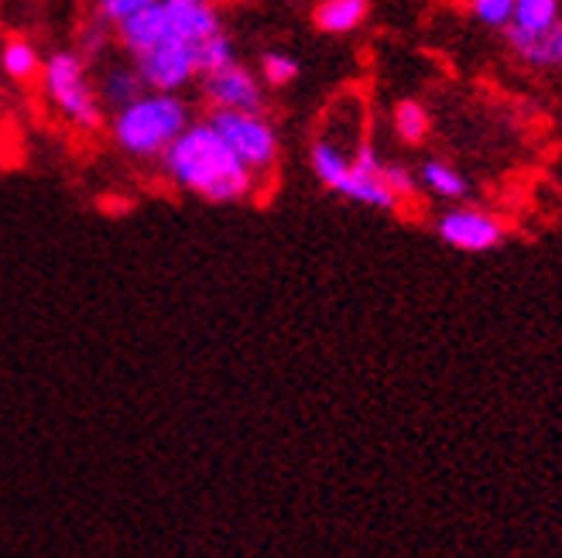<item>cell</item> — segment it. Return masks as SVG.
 I'll use <instances>...</instances> for the list:
<instances>
[{"mask_svg": "<svg viewBox=\"0 0 562 558\" xmlns=\"http://www.w3.org/2000/svg\"><path fill=\"white\" fill-rule=\"evenodd\" d=\"M384 182L402 200V206L415 200V192H418V175H412L405 164H395V161H384Z\"/></svg>", "mask_w": 562, "mask_h": 558, "instance_id": "cell-22", "label": "cell"}, {"mask_svg": "<svg viewBox=\"0 0 562 558\" xmlns=\"http://www.w3.org/2000/svg\"><path fill=\"white\" fill-rule=\"evenodd\" d=\"M97 93H100L103 110H110V114H117V110H124L127 103H134L140 93H145V82H140L134 62L124 59V62H110V66L100 72V79H97Z\"/></svg>", "mask_w": 562, "mask_h": 558, "instance_id": "cell-11", "label": "cell"}, {"mask_svg": "<svg viewBox=\"0 0 562 558\" xmlns=\"http://www.w3.org/2000/svg\"><path fill=\"white\" fill-rule=\"evenodd\" d=\"M231 62H237V45H234L231 32H220V35L206 38L203 45H195V66H200V76L216 72Z\"/></svg>", "mask_w": 562, "mask_h": 558, "instance_id": "cell-19", "label": "cell"}, {"mask_svg": "<svg viewBox=\"0 0 562 558\" xmlns=\"http://www.w3.org/2000/svg\"><path fill=\"white\" fill-rule=\"evenodd\" d=\"M192 124V106L182 93H155L145 90L134 103L110 114V141L127 158L161 161V155L176 145V137Z\"/></svg>", "mask_w": 562, "mask_h": 558, "instance_id": "cell-2", "label": "cell"}, {"mask_svg": "<svg viewBox=\"0 0 562 558\" xmlns=\"http://www.w3.org/2000/svg\"><path fill=\"white\" fill-rule=\"evenodd\" d=\"M418 185L426 189L436 200H446V203H460L463 195L470 192L467 179L453 169V164H446L439 158H429L426 164L418 169Z\"/></svg>", "mask_w": 562, "mask_h": 558, "instance_id": "cell-14", "label": "cell"}, {"mask_svg": "<svg viewBox=\"0 0 562 558\" xmlns=\"http://www.w3.org/2000/svg\"><path fill=\"white\" fill-rule=\"evenodd\" d=\"M258 76H261V82H265L268 90H285V87H292V82L299 79L295 55L278 52V48L265 52L261 55V66H258Z\"/></svg>", "mask_w": 562, "mask_h": 558, "instance_id": "cell-18", "label": "cell"}, {"mask_svg": "<svg viewBox=\"0 0 562 558\" xmlns=\"http://www.w3.org/2000/svg\"><path fill=\"white\" fill-rule=\"evenodd\" d=\"M42 52L35 42H27V38H8L4 48H0V69H4L14 82H27V79H35L42 76Z\"/></svg>", "mask_w": 562, "mask_h": 558, "instance_id": "cell-15", "label": "cell"}, {"mask_svg": "<svg viewBox=\"0 0 562 558\" xmlns=\"http://www.w3.org/2000/svg\"><path fill=\"white\" fill-rule=\"evenodd\" d=\"M134 69L145 82V90L155 93H182L192 82H200V66H195V48L189 45H158L134 59Z\"/></svg>", "mask_w": 562, "mask_h": 558, "instance_id": "cell-9", "label": "cell"}, {"mask_svg": "<svg viewBox=\"0 0 562 558\" xmlns=\"http://www.w3.org/2000/svg\"><path fill=\"white\" fill-rule=\"evenodd\" d=\"M210 124L223 137V145L234 151V158L258 179L278 169L281 137L278 127L268 121V114H231V110H216V114H210Z\"/></svg>", "mask_w": 562, "mask_h": 558, "instance_id": "cell-4", "label": "cell"}, {"mask_svg": "<svg viewBox=\"0 0 562 558\" xmlns=\"http://www.w3.org/2000/svg\"><path fill=\"white\" fill-rule=\"evenodd\" d=\"M117 45V35H114V27H106L103 21L90 18L87 24L79 27V35H76V52L82 55L87 62H100L103 55Z\"/></svg>", "mask_w": 562, "mask_h": 558, "instance_id": "cell-17", "label": "cell"}, {"mask_svg": "<svg viewBox=\"0 0 562 558\" xmlns=\"http://www.w3.org/2000/svg\"><path fill=\"white\" fill-rule=\"evenodd\" d=\"M155 8H158V21H161V42L158 45L195 48L206 38L227 32V27H223V14L213 0H158Z\"/></svg>", "mask_w": 562, "mask_h": 558, "instance_id": "cell-7", "label": "cell"}, {"mask_svg": "<svg viewBox=\"0 0 562 558\" xmlns=\"http://www.w3.org/2000/svg\"><path fill=\"white\" fill-rule=\"evenodd\" d=\"M151 4H158V0H93V18L117 32L124 21L137 18L140 11H148Z\"/></svg>", "mask_w": 562, "mask_h": 558, "instance_id": "cell-20", "label": "cell"}, {"mask_svg": "<svg viewBox=\"0 0 562 558\" xmlns=\"http://www.w3.org/2000/svg\"><path fill=\"white\" fill-rule=\"evenodd\" d=\"M333 192L371 209H384V213L402 209V200L384 182V158L371 141H357V148L350 151V169Z\"/></svg>", "mask_w": 562, "mask_h": 558, "instance_id": "cell-6", "label": "cell"}, {"mask_svg": "<svg viewBox=\"0 0 562 558\" xmlns=\"http://www.w3.org/2000/svg\"><path fill=\"white\" fill-rule=\"evenodd\" d=\"M285 4H305V0H285Z\"/></svg>", "mask_w": 562, "mask_h": 558, "instance_id": "cell-23", "label": "cell"}, {"mask_svg": "<svg viewBox=\"0 0 562 558\" xmlns=\"http://www.w3.org/2000/svg\"><path fill=\"white\" fill-rule=\"evenodd\" d=\"M436 234L463 254H487L504 243V223L481 206H453L436 219Z\"/></svg>", "mask_w": 562, "mask_h": 558, "instance_id": "cell-8", "label": "cell"}, {"mask_svg": "<svg viewBox=\"0 0 562 558\" xmlns=\"http://www.w3.org/2000/svg\"><path fill=\"white\" fill-rule=\"evenodd\" d=\"M562 21V0H515L504 38H542Z\"/></svg>", "mask_w": 562, "mask_h": 558, "instance_id": "cell-10", "label": "cell"}, {"mask_svg": "<svg viewBox=\"0 0 562 558\" xmlns=\"http://www.w3.org/2000/svg\"><path fill=\"white\" fill-rule=\"evenodd\" d=\"M470 14L481 21L484 27H508L512 24V11H515V0H467Z\"/></svg>", "mask_w": 562, "mask_h": 558, "instance_id": "cell-21", "label": "cell"}, {"mask_svg": "<svg viewBox=\"0 0 562 558\" xmlns=\"http://www.w3.org/2000/svg\"><path fill=\"white\" fill-rule=\"evenodd\" d=\"M391 130H395L398 141L405 145H422L432 130V117L426 103L418 100H398L395 110H391Z\"/></svg>", "mask_w": 562, "mask_h": 558, "instance_id": "cell-16", "label": "cell"}, {"mask_svg": "<svg viewBox=\"0 0 562 558\" xmlns=\"http://www.w3.org/2000/svg\"><path fill=\"white\" fill-rule=\"evenodd\" d=\"M200 96L210 106V114L216 110H231V114H265L268 110V87L255 69H247L244 62H231L216 72L200 76Z\"/></svg>", "mask_w": 562, "mask_h": 558, "instance_id": "cell-5", "label": "cell"}, {"mask_svg": "<svg viewBox=\"0 0 562 558\" xmlns=\"http://www.w3.org/2000/svg\"><path fill=\"white\" fill-rule=\"evenodd\" d=\"M161 172L182 192H192L220 206L247 203L261 185V179L244 169L234 151L223 145V137L216 134L210 117L192 121L182 130V137H176V145L161 155Z\"/></svg>", "mask_w": 562, "mask_h": 558, "instance_id": "cell-1", "label": "cell"}, {"mask_svg": "<svg viewBox=\"0 0 562 558\" xmlns=\"http://www.w3.org/2000/svg\"><path fill=\"white\" fill-rule=\"evenodd\" d=\"M42 90L52 110L76 130H100L106 124V110L97 93V79L90 62L76 48H59L45 55L42 66Z\"/></svg>", "mask_w": 562, "mask_h": 558, "instance_id": "cell-3", "label": "cell"}, {"mask_svg": "<svg viewBox=\"0 0 562 558\" xmlns=\"http://www.w3.org/2000/svg\"><path fill=\"white\" fill-rule=\"evenodd\" d=\"M368 0H316L313 24L323 35H353L368 21Z\"/></svg>", "mask_w": 562, "mask_h": 558, "instance_id": "cell-12", "label": "cell"}, {"mask_svg": "<svg viewBox=\"0 0 562 558\" xmlns=\"http://www.w3.org/2000/svg\"><path fill=\"white\" fill-rule=\"evenodd\" d=\"M521 62L539 69H562V21L542 38H504Z\"/></svg>", "mask_w": 562, "mask_h": 558, "instance_id": "cell-13", "label": "cell"}]
</instances>
